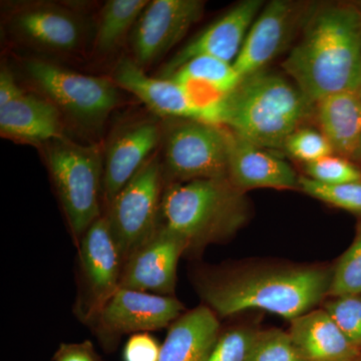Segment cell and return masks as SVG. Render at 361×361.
I'll return each mask as SVG.
<instances>
[{"instance_id": "obj_1", "label": "cell", "mask_w": 361, "mask_h": 361, "mask_svg": "<svg viewBox=\"0 0 361 361\" xmlns=\"http://www.w3.org/2000/svg\"><path fill=\"white\" fill-rule=\"evenodd\" d=\"M302 37L282 63L313 104L361 85V11L353 4L312 6Z\"/></svg>"}, {"instance_id": "obj_2", "label": "cell", "mask_w": 361, "mask_h": 361, "mask_svg": "<svg viewBox=\"0 0 361 361\" xmlns=\"http://www.w3.org/2000/svg\"><path fill=\"white\" fill-rule=\"evenodd\" d=\"M331 277L319 268H277L204 276L197 285L219 317L258 310L291 322L329 295Z\"/></svg>"}, {"instance_id": "obj_3", "label": "cell", "mask_w": 361, "mask_h": 361, "mask_svg": "<svg viewBox=\"0 0 361 361\" xmlns=\"http://www.w3.org/2000/svg\"><path fill=\"white\" fill-rule=\"evenodd\" d=\"M314 104L280 75L244 78L226 97L222 126L263 149H283L287 137L314 116Z\"/></svg>"}, {"instance_id": "obj_4", "label": "cell", "mask_w": 361, "mask_h": 361, "mask_svg": "<svg viewBox=\"0 0 361 361\" xmlns=\"http://www.w3.org/2000/svg\"><path fill=\"white\" fill-rule=\"evenodd\" d=\"M245 193L228 178L171 183L161 197L160 224L197 250L229 238L248 218Z\"/></svg>"}, {"instance_id": "obj_5", "label": "cell", "mask_w": 361, "mask_h": 361, "mask_svg": "<svg viewBox=\"0 0 361 361\" xmlns=\"http://www.w3.org/2000/svg\"><path fill=\"white\" fill-rule=\"evenodd\" d=\"M45 164L75 243L102 214L104 152L63 137L42 146Z\"/></svg>"}, {"instance_id": "obj_6", "label": "cell", "mask_w": 361, "mask_h": 361, "mask_svg": "<svg viewBox=\"0 0 361 361\" xmlns=\"http://www.w3.org/2000/svg\"><path fill=\"white\" fill-rule=\"evenodd\" d=\"M25 71L61 114L87 129L101 127L120 101V87L111 78L82 75L39 59L26 61Z\"/></svg>"}, {"instance_id": "obj_7", "label": "cell", "mask_w": 361, "mask_h": 361, "mask_svg": "<svg viewBox=\"0 0 361 361\" xmlns=\"http://www.w3.org/2000/svg\"><path fill=\"white\" fill-rule=\"evenodd\" d=\"M164 137L163 170L169 184L228 178L232 133L224 126L180 120Z\"/></svg>"}, {"instance_id": "obj_8", "label": "cell", "mask_w": 361, "mask_h": 361, "mask_svg": "<svg viewBox=\"0 0 361 361\" xmlns=\"http://www.w3.org/2000/svg\"><path fill=\"white\" fill-rule=\"evenodd\" d=\"M164 182L163 164L153 155L106 207L104 215L122 254L123 265L160 225Z\"/></svg>"}, {"instance_id": "obj_9", "label": "cell", "mask_w": 361, "mask_h": 361, "mask_svg": "<svg viewBox=\"0 0 361 361\" xmlns=\"http://www.w3.org/2000/svg\"><path fill=\"white\" fill-rule=\"evenodd\" d=\"M78 246L80 294L77 313L87 324L120 288L123 261L104 215L90 226Z\"/></svg>"}, {"instance_id": "obj_10", "label": "cell", "mask_w": 361, "mask_h": 361, "mask_svg": "<svg viewBox=\"0 0 361 361\" xmlns=\"http://www.w3.org/2000/svg\"><path fill=\"white\" fill-rule=\"evenodd\" d=\"M183 310L184 306L175 297L120 287L87 324L110 346L125 334L170 326Z\"/></svg>"}, {"instance_id": "obj_11", "label": "cell", "mask_w": 361, "mask_h": 361, "mask_svg": "<svg viewBox=\"0 0 361 361\" xmlns=\"http://www.w3.org/2000/svg\"><path fill=\"white\" fill-rule=\"evenodd\" d=\"M201 0H153L130 32L133 61L144 68L163 58L203 16Z\"/></svg>"}, {"instance_id": "obj_12", "label": "cell", "mask_w": 361, "mask_h": 361, "mask_svg": "<svg viewBox=\"0 0 361 361\" xmlns=\"http://www.w3.org/2000/svg\"><path fill=\"white\" fill-rule=\"evenodd\" d=\"M311 7L288 0H273L263 7L233 63L242 80L261 73L283 51L294 30L302 27Z\"/></svg>"}, {"instance_id": "obj_13", "label": "cell", "mask_w": 361, "mask_h": 361, "mask_svg": "<svg viewBox=\"0 0 361 361\" xmlns=\"http://www.w3.org/2000/svg\"><path fill=\"white\" fill-rule=\"evenodd\" d=\"M185 252L184 242L159 225L151 238L123 265L120 287L172 296L177 282L178 262Z\"/></svg>"}, {"instance_id": "obj_14", "label": "cell", "mask_w": 361, "mask_h": 361, "mask_svg": "<svg viewBox=\"0 0 361 361\" xmlns=\"http://www.w3.org/2000/svg\"><path fill=\"white\" fill-rule=\"evenodd\" d=\"M263 7L264 2L261 0L239 2L180 49L163 68L161 78L169 77L183 63L199 56L234 63L247 33Z\"/></svg>"}, {"instance_id": "obj_15", "label": "cell", "mask_w": 361, "mask_h": 361, "mask_svg": "<svg viewBox=\"0 0 361 361\" xmlns=\"http://www.w3.org/2000/svg\"><path fill=\"white\" fill-rule=\"evenodd\" d=\"M164 133L154 121H137L118 130L104 152L103 201H113L153 156Z\"/></svg>"}, {"instance_id": "obj_16", "label": "cell", "mask_w": 361, "mask_h": 361, "mask_svg": "<svg viewBox=\"0 0 361 361\" xmlns=\"http://www.w3.org/2000/svg\"><path fill=\"white\" fill-rule=\"evenodd\" d=\"M11 30L28 44L58 54L82 47L85 26L75 11L56 4H27L14 11Z\"/></svg>"}, {"instance_id": "obj_17", "label": "cell", "mask_w": 361, "mask_h": 361, "mask_svg": "<svg viewBox=\"0 0 361 361\" xmlns=\"http://www.w3.org/2000/svg\"><path fill=\"white\" fill-rule=\"evenodd\" d=\"M111 78L120 89L134 94L157 115L208 123L179 84L171 78L149 77L128 56L118 61Z\"/></svg>"}, {"instance_id": "obj_18", "label": "cell", "mask_w": 361, "mask_h": 361, "mask_svg": "<svg viewBox=\"0 0 361 361\" xmlns=\"http://www.w3.org/2000/svg\"><path fill=\"white\" fill-rule=\"evenodd\" d=\"M232 133V132H231ZM228 179L245 193L253 189H299V176L282 159L232 133Z\"/></svg>"}, {"instance_id": "obj_19", "label": "cell", "mask_w": 361, "mask_h": 361, "mask_svg": "<svg viewBox=\"0 0 361 361\" xmlns=\"http://www.w3.org/2000/svg\"><path fill=\"white\" fill-rule=\"evenodd\" d=\"M61 115L47 97L25 92L0 106V135L20 144L42 147L65 137Z\"/></svg>"}, {"instance_id": "obj_20", "label": "cell", "mask_w": 361, "mask_h": 361, "mask_svg": "<svg viewBox=\"0 0 361 361\" xmlns=\"http://www.w3.org/2000/svg\"><path fill=\"white\" fill-rule=\"evenodd\" d=\"M289 334L306 361H351L361 356L360 348L348 341L324 310L291 320Z\"/></svg>"}, {"instance_id": "obj_21", "label": "cell", "mask_w": 361, "mask_h": 361, "mask_svg": "<svg viewBox=\"0 0 361 361\" xmlns=\"http://www.w3.org/2000/svg\"><path fill=\"white\" fill-rule=\"evenodd\" d=\"M319 130L334 154L353 161L361 142V97L357 90L337 92L314 104Z\"/></svg>"}, {"instance_id": "obj_22", "label": "cell", "mask_w": 361, "mask_h": 361, "mask_svg": "<svg viewBox=\"0 0 361 361\" xmlns=\"http://www.w3.org/2000/svg\"><path fill=\"white\" fill-rule=\"evenodd\" d=\"M219 334L218 316L208 306H198L170 325L159 361H206Z\"/></svg>"}, {"instance_id": "obj_23", "label": "cell", "mask_w": 361, "mask_h": 361, "mask_svg": "<svg viewBox=\"0 0 361 361\" xmlns=\"http://www.w3.org/2000/svg\"><path fill=\"white\" fill-rule=\"evenodd\" d=\"M148 0H109L104 4L97 23L94 47L99 54H110L133 32Z\"/></svg>"}, {"instance_id": "obj_24", "label": "cell", "mask_w": 361, "mask_h": 361, "mask_svg": "<svg viewBox=\"0 0 361 361\" xmlns=\"http://www.w3.org/2000/svg\"><path fill=\"white\" fill-rule=\"evenodd\" d=\"M166 78L177 82L197 80L212 85L225 94H229L242 82L233 63L209 56L189 59Z\"/></svg>"}, {"instance_id": "obj_25", "label": "cell", "mask_w": 361, "mask_h": 361, "mask_svg": "<svg viewBox=\"0 0 361 361\" xmlns=\"http://www.w3.org/2000/svg\"><path fill=\"white\" fill-rule=\"evenodd\" d=\"M299 190L323 203L361 214V180L342 184H323L304 176H299Z\"/></svg>"}, {"instance_id": "obj_26", "label": "cell", "mask_w": 361, "mask_h": 361, "mask_svg": "<svg viewBox=\"0 0 361 361\" xmlns=\"http://www.w3.org/2000/svg\"><path fill=\"white\" fill-rule=\"evenodd\" d=\"M329 295H361V221L353 244L344 252L332 273Z\"/></svg>"}, {"instance_id": "obj_27", "label": "cell", "mask_w": 361, "mask_h": 361, "mask_svg": "<svg viewBox=\"0 0 361 361\" xmlns=\"http://www.w3.org/2000/svg\"><path fill=\"white\" fill-rule=\"evenodd\" d=\"M248 361H306L292 341L280 329L256 332Z\"/></svg>"}, {"instance_id": "obj_28", "label": "cell", "mask_w": 361, "mask_h": 361, "mask_svg": "<svg viewBox=\"0 0 361 361\" xmlns=\"http://www.w3.org/2000/svg\"><path fill=\"white\" fill-rule=\"evenodd\" d=\"M283 149L304 165L334 154L331 145L319 130L302 127L292 133L284 142Z\"/></svg>"}, {"instance_id": "obj_29", "label": "cell", "mask_w": 361, "mask_h": 361, "mask_svg": "<svg viewBox=\"0 0 361 361\" xmlns=\"http://www.w3.org/2000/svg\"><path fill=\"white\" fill-rule=\"evenodd\" d=\"M304 170L306 177L323 184H342L361 180V169L355 161L336 154L306 164Z\"/></svg>"}, {"instance_id": "obj_30", "label": "cell", "mask_w": 361, "mask_h": 361, "mask_svg": "<svg viewBox=\"0 0 361 361\" xmlns=\"http://www.w3.org/2000/svg\"><path fill=\"white\" fill-rule=\"evenodd\" d=\"M324 310L351 343L361 349V295L334 297Z\"/></svg>"}, {"instance_id": "obj_31", "label": "cell", "mask_w": 361, "mask_h": 361, "mask_svg": "<svg viewBox=\"0 0 361 361\" xmlns=\"http://www.w3.org/2000/svg\"><path fill=\"white\" fill-rule=\"evenodd\" d=\"M255 331L233 329L220 334L206 361H248Z\"/></svg>"}, {"instance_id": "obj_32", "label": "cell", "mask_w": 361, "mask_h": 361, "mask_svg": "<svg viewBox=\"0 0 361 361\" xmlns=\"http://www.w3.org/2000/svg\"><path fill=\"white\" fill-rule=\"evenodd\" d=\"M161 345L149 332L133 334L123 348V361H159Z\"/></svg>"}, {"instance_id": "obj_33", "label": "cell", "mask_w": 361, "mask_h": 361, "mask_svg": "<svg viewBox=\"0 0 361 361\" xmlns=\"http://www.w3.org/2000/svg\"><path fill=\"white\" fill-rule=\"evenodd\" d=\"M52 361H102L90 341L63 343Z\"/></svg>"}, {"instance_id": "obj_34", "label": "cell", "mask_w": 361, "mask_h": 361, "mask_svg": "<svg viewBox=\"0 0 361 361\" xmlns=\"http://www.w3.org/2000/svg\"><path fill=\"white\" fill-rule=\"evenodd\" d=\"M11 71L6 66L0 70V106H6L25 94Z\"/></svg>"}, {"instance_id": "obj_35", "label": "cell", "mask_w": 361, "mask_h": 361, "mask_svg": "<svg viewBox=\"0 0 361 361\" xmlns=\"http://www.w3.org/2000/svg\"><path fill=\"white\" fill-rule=\"evenodd\" d=\"M357 92H360L361 97V85L360 89L357 90ZM353 161H356V163L361 164V142L360 145V148H358L357 153H356V155L355 157V159H353Z\"/></svg>"}, {"instance_id": "obj_36", "label": "cell", "mask_w": 361, "mask_h": 361, "mask_svg": "<svg viewBox=\"0 0 361 361\" xmlns=\"http://www.w3.org/2000/svg\"><path fill=\"white\" fill-rule=\"evenodd\" d=\"M355 4L356 6H357L358 8H360L361 11V1L355 2Z\"/></svg>"}, {"instance_id": "obj_37", "label": "cell", "mask_w": 361, "mask_h": 361, "mask_svg": "<svg viewBox=\"0 0 361 361\" xmlns=\"http://www.w3.org/2000/svg\"><path fill=\"white\" fill-rule=\"evenodd\" d=\"M351 361H361V356H360V357L356 358V360H353Z\"/></svg>"}]
</instances>
